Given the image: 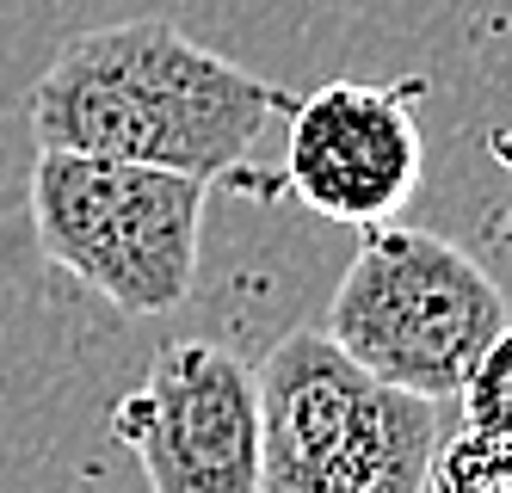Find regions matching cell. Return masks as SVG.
Returning <instances> with one entry per match:
<instances>
[{
	"label": "cell",
	"mask_w": 512,
	"mask_h": 493,
	"mask_svg": "<svg viewBox=\"0 0 512 493\" xmlns=\"http://www.w3.org/2000/svg\"><path fill=\"white\" fill-rule=\"evenodd\" d=\"M290 105V87L204 50L173 19H130L81 31L56 50L31 87V136L38 148H81L272 192V179L241 167L253 142L290 118Z\"/></svg>",
	"instance_id": "1"
},
{
	"label": "cell",
	"mask_w": 512,
	"mask_h": 493,
	"mask_svg": "<svg viewBox=\"0 0 512 493\" xmlns=\"http://www.w3.org/2000/svg\"><path fill=\"white\" fill-rule=\"evenodd\" d=\"M260 383L266 493H420L438 450V401L371 376L327 327H290Z\"/></svg>",
	"instance_id": "2"
},
{
	"label": "cell",
	"mask_w": 512,
	"mask_h": 493,
	"mask_svg": "<svg viewBox=\"0 0 512 493\" xmlns=\"http://www.w3.org/2000/svg\"><path fill=\"white\" fill-rule=\"evenodd\" d=\"M210 179L149 161L38 148L31 229L50 265L105 296L118 315H167L198 284Z\"/></svg>",
	"instance_id": "3"
},
{
	"label": "cell",
	"mask_w": 512,
	"mask_h": 493,
	"mask_svg": "<svg viewBox=\"0 0 512 493\" xmlns=\"http://www.w3.org/2000/svg\"><path fill=\"white\" fill-rule=\"evenodd\" d=\"M506 321V290L463 241L395 216L364 229L327 302V333L364 370L432 401H457L463 376Z\"/></svg>",
	"instance_id": "4"
},
{
	"label": "cell",
	"mask_w": 512,
	"mask_h": 493,
	"mask_svg": "<svg viewBox=\"0 0 512 493\" xmlns=\"http://www.w3.org/2000/svg\"><path fill=\"white\" fill-rule=\"evenodd\" d=\"M112 438L155 493H260V383L216 339H173L112 407Z\"/></svg>",
	"instance_id": "5"
},
{
	"label": "cell",
	"mask_w": 512,
	"mask_h": 493,
	"mask_svg": "<svg viewBox=\"0 0 512 493\" xmlns=\"http://www.w3.org/2000/svg\"><path fill=\"white\" fill-rule=\"evenodd\" d=\"M420 81H327L290 105L284 185L315 216L371 229L420 192Z\"/></svg>",
	"instance_id": "6"
},
{
	"label": "cell",
	"mask_w": 512,
	"mask_h": 493,
	"mask_svg": "<svg viewBox=\"0 0 512 493\" xmlns=\"http://www.w3.org/2000/svg\"><path fill=\"white\" fill-rule=\"evenodd\" d=\"M426 487L432 493H512V438L482 432L469 420L457 432H438Z\"/></svg>",
	"instance_id": "7"
},
{
	"label": "cell",
	"mask_w": 512,
	"mask_h": 493,
	"mask_svg": "<svg viewBox=\"0 0 512 493\" xmlns=\"http://www.w3.org/2000/svg\"><path fill=\"white\" fill-rule=\"evenodd\" d=\"M457 407H463V420H469V426L506 432V438H512V321L488 339V352L475 358V370L463 376Z\"/></svg>",
	"instance_id": "8"
}]
</instances>
